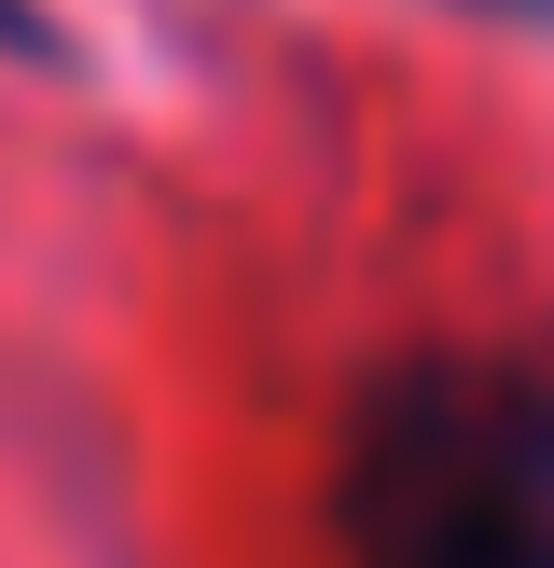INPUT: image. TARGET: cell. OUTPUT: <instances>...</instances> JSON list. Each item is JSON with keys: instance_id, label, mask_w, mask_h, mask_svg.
Listing matches in <instances>:
<instances>
[{"instance_id": "1", "label": "cell", "mask_w": 554, "mask_h": 568, "mask_svg": "<svg viewBox=\"0 0 554 568\" xmlns=\"http://www.w3.org/2000/svg\"><path fill=\"white\" fill-rule=\"evenodd\" d=\"M347 568H554V375L499 347L375 361L332 444Z\"/></svg>"}, {"instance_id": "2", "label": "cell", "mask_w": 554, "mask_h": 568, "mask_svg": "<svg viewBox=\"0 0 554 568\" xmlns=\"http://www.w3.org/2000/svg\"><path fill=\"white\" fill-rule=\"evenodd\" d=\"M0 55H55V42H42V14H28V0H0Z\"/></svg>"}, {"instance_id": "3", "label": "cell", "mask_w": 554, "mask_h": 568, "mask_svg": "<svg viewBox=\"0 0 554 568\" xmlns=\"http://www.w3.org/2000/svg\"><path fill=\"white\" fill-rule=\"evenodd\" d=\"M458 14H499V28H554V0H458Z\"/></svg>"}]
</instances>
